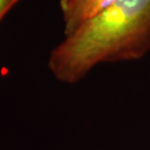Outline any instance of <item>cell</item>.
<instances>
[{"instance_id":"obj_1","label":"cell","mask_w":150,"mask_h":150,"mask_svg":"<svg viewBox=\"0 0 150 150\" xmlns=\"http://www.w3.org/2000/svg\"><path fill=\"white\" fill-rule=\"evenodd\" d=\"M150 50V0H116L50 52L57 81L76 83L101 63L134 61Z\"/></svg>"},{"instance_id":"obj_2","label":"cell","mask_w":150,"mask_h":150,"mask_svg":"<svg viewBox=\"0 0 150 150\" xmlns=\"http://www.w3.org/2000/svg\"><path fill=\"white\" fill-rule=\"evenodd\" d=\"M116 0H81L71 15L63 20L65 36L72 34L84 22L102 14Z\"/></svg>"},{"instance_id":"obj_3","label":"cell","mask_w":150,"mask_h":150,"mask_svg":"<svg viewBox=\"0 0 150 150\" xmlns=\"http://www.w3.org/2000/svg\"><path fill=\"white\" fill-rule=\"evenodd\" d=\"M81 0H59L60 10L62 13V18L65 20L68 18L71 13L74 11V9L76 7Z\"/></svg>"},{"instance_id":"obj_4","label":"cell","mask_w":150,"mask_h":150,"mask_svg":"<svg viewBox=\"0 0 150 150\" xmlns=\"http://www.w3.org/2000/svg\"><path fill=\"white\" fill-rule=\"evenodd\" d=\"M20 0H0V21Z\"/></svg>"}]
</instances>
